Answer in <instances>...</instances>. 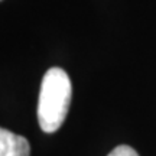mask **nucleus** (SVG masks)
I'll use <instances>...</instances> for the list:
<instances>
[{
	"label": "nucleus",
	"instance_id": "nucleus-1",
	"mask_svg": "<svg viewBox=\"0 0 156 156\" xmlns=\"http://www.w3.org/2000/svg\"><path fill=\"white\" fill-rule=\"evenodd\" d=\"M73 87L68 74L58 67L45 73L38 101V122L45 133H54L62 126L71 104Z\"/></svg>",
	"mask_w": 156,
	"mask_h": 156
},
{
	"label": "nucleus",
	"instance_id": "nucleus-2",
	"mask_svg": "<svg viewBox=\"0 0 156 156\" xmlns=\"http://www.w3.org/2000/svg\"><path fill=\"white\" fill-rule=\"evenodd\" d=\"M30 146L23 136L10 130H0V156H29Z\"/></svg>",
	"mask_w": 156,
	"mask_h": 156
},
{
	"label": "nucleus",
	"instance_id": "nucleus-3",
	"mask_svg": "<svg viewBox=\"0 0 156 156\" xmlns=\"http://www.w3.org/2000/svg\"><path fill=\"white\" fill-rule=\"evenodd\" d=\"M108 156H139V155H137V152L134 151L133 147H130L127 145H120L114 147L108 153Z\"/></svg>",
	"mask_w": 156,
	"mask_h": 156
}]
</instances>
